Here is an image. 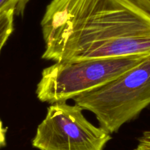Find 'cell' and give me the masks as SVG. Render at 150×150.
<instances>
[{"label": "cell", "instance_id": "cell-6", "mask_svg": "<svg viewBox=\"0 0 150 150\" xmlns=\"http://www.w3.org/2000/svg\"><path fill=\"white\" fill-rule=\"evenodd\" d=\"M29 0H0V12L13 9L16 16H22Z\"/></svg>", "mask_w": 150, "mask_h": 150}, {"label": "cell", "instance_id": "cell-5", "mask_svg": "<svg viewBox=\"0 0 150 150\" xmlns=\"http://www.w3.org/2000/svg\"><path fill=\"white\" fill-rule=\"evenodd\" d=\"M15 16L13 9L0 12V52L13 33Z\"/></svg>", "mask_w": 150, "mask_h": 150}, {"label": "cell", "instance_id": "cell-9", "mask_svg": "<svg viewBox=\"0 0 150 150\" xmlns=\"http://www.w3.org/2000/svg\"><path fill=\"white\" fill-rule=\"evenodd\" d=\"M6 133L7 128L3 127L2 122L0 120V148L6 146Z\"/></svg>", "mask_w": 150, "mask_h": 150}, {"label": "cell", "instance_id": "cell-8", "mask_svg": "<svg viewBox=\"0 0 150 150\" xmlns=\"http://www.w3.org/2000/svg\"><path fill=\"white\" fill-rule=\"evenodd\" d=\"M143 10L150 13V0H131Z\"/></svg>", "mask_w": 150, "mask_h": 150}, {"label": "cell", "instance_id": "cell-10", "mask_svg": "<svg viewBox=\"0 0 150 150\" xmlns=\"http://www.w3.org/2000/svg\"><path fill=\"white\" fill-rule=\"evenodd\" d=\"M147 134L149 135V136H150V130H148V131H146Z\"/></svg>", "mask_w": 150, "mask_h": 150}, {"label": "cell", "instance_id": "cell-3", "mask_svg": "<svg viewBox=\"0 0 150 150\" xmlns=\"http://www.w3.org/2000/svg\"><path fill=\"white\" fill-rule=\"evenodd\" d=\"M146 56L54 62L43 70L35 91L37 98L49 104L73 100L116 79Z\"/></svg>", "mask_w": 150, "mask_h": 150}, {"label": "cell", "instance_id": "cell-2", "mask_svg": "<svg viewBox=\"0 0 150 150\" xmlns=\"http://www.w3.org/2000/svg\"><path fill=\"white\" fill-rule=\"evenodd\" d=\"M73 100L93 113L110 134L117 133L150 105V54L116 79Z\"/></svg>", "mask_w": 150, "mask_h": 150}, {"label": "cell", "instance_id": "cell-4", "mask_svg": "<svg viewBox=\"0 0 150 150\" xmlns=\"http://www.w3.org/2000/svg\"><path fill=\"white\" fill-rule=\"evenodd\" d=\"M108 132L90 122L77 104H51L38 126L32 145L39 150H104Z\"/></svg>", "mask_w": 150, "mask_h": 150}, {"label": "cell", "instance_id": "cell-1", "mask_svg": "<svg viewBox=\"0 0 150 150\" xmlns=\"http://www.w3.org/2000/svg\"><path fill=\"white\" fill-rule=\"evenodd\" d=\"M42 59L69 62L150 54V13L131 0H51Z\"/></svg>", "mask_w": 150, "mask_h": 150}, {"label": "cell", "instance_id": "cell-7", "mask_svg": "<svg viewBox=\"0 0 150 150\" xmlns=\"http://www.w3.org/2000/svg\"><path fill=\"white\" fill-rule=\"evenodd\" d=\"M134 150H150V136L146 132L138 139V144Z\"/></svg>", "mask_w": 150, "mask_h": 150}]
</instances>
